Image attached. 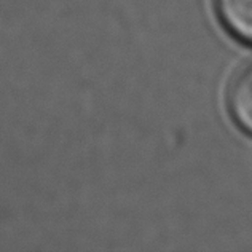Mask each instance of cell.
Wrapping results in <instances>:
<instances>
[{
	"label": "cell",
	"instance_id": "obj_1",
	"mask_svg": "<svg viewBox=\"0 0 252 252\" xmlns=\"http://www.w3.org/2000/svg\"><path fill=\"white\" fill-rule=\"evenodd\" d=\"M228 107L238 125L252 132V61L238 72L231 83Z\"/></svg>",
	"mask_w": 252,
	"mask_h": 252
},
{
	"label": "cell",
	"instance_id": "obj_2",
	"mask_svg": "<svg viewBox=\"0 0 252 252\" xmlns=\"http://www.w3.org/2000/svg\"><path fill=\"white\" fill-rule=\"evenodd\" d=\"M216 8L236 37L252 42V0H216Z\"/></svg>",
	"mask_w": 252,
	"mask_h": 252
}]
</instances>
